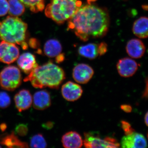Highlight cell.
I'll list each match as a JSON object with an SVG mask.
<instances>
[{
  "mask_svg": "<svg viewBox=\"0 0 148 148\" xmlns=\"http://www.w3.org/2000/svg\"><path fill=\"white\" fill-rule=\"evenodd\" d=\"M28 44H29L31 47L36 49L38 47L39 44L36 39L32 38L29 40Z\"/></svg>",
  "mask_w": 148,
  "mask_h": 148,
  "instance_id": "30",
  "label": "cell"
},
{
  "mask_svg": "<svg viewBox=\"0 0 148 148\" xmlns=\"http://www.w3.org/2000/svg\"><path fill=\"white\" fill-rule=\"evenodd\" d=\"M82 5L81 0H53L45 12L46 16L61 24L71 18Z\"/></svg>",
  "mask_w": 148,
  "mask_h": 148,
  "instance_id": "4",
  "label": "cell"
},
{
  "mask_svg": "<svg viewBox=\"0 0 148 148\" xmlns=\"http://www.w3.org/2000/svg\"><path fill=\"white\" fill-rule=\"evenodd\" d=\"M8 13L10 16L18 17L24 13L25 5L20 0H8Z\"/></svg>",
  "mask_w": 148,
  "mask_h": 148,
  "instance_id": "21",
  "label": "cell"
},
{
  "mask_svg": "<svg viewBox=\"0 0 148 148\" xmlns=\"http://www.w3.org/2000/svg\"><path fill=\"white\" fill-rule=\"evenodd\" d=\"M147 138L148 139V133H147Z\"/></svg>",
  "mask_w": 148,
  "mask_h": 148,
  "instance_id": "36",
  "label": "cell"
},
{
  "mask_svg": "<svg viewBox=\"0 0 148 148\" xmlns=\"http://www.w3.org/2000/svg\"><path fill=\"white\" fill-rule=\"evenodd\" d=\"M84 136L83 144L86 148H118L120 145L116 139L111 137L101 139L91 132H85Z\"/></svg>",
  "mask_w": 148,
  "mask_h": 148,
  "instance_id": "6",
  "label": "cell"
},
{
  "mask_svg": "<svg viewBox=\"0 0 148 148\" xmlns=\"http://www.w3.org/2000/svg\"><path fill=\"white\" fill-rule=\"evenodd\" d=\"M11 103L10 97L4 91L0 92V108L5 109L10 106Z\"/></svg>",
  "mask_w": 148,
  "mask_h": 148,
  "instance_id": "24",
  "label": "cell"
},
{
  "mask_svg": "<svg viewBox=\"0 0 148 148\" xmlns=\"http://www.w3.org/2000/svg\"><path fill=\"white\" fill-rule=\"evenodd\" d=\"M63 145L66 148H79L83 145V141L81 135L76 131L66 132L61 139Z\"/></svg>",
  "mask_w": 148,
  "mask_h": 148,
  "instance_id": "17",
  "label": "cell"
},
{
  "mask_svg": "<svg viewBox=\"0 0 148 148\" xmlns=\"http://www.w3.org/2000/svg\"><path fill=\"white\" fill-rule=\"evenodd\" d=\"M30 145L32 148H45L47 147V144L42 134L38 133L31 138Z\"/></svg>",
  "mask_w": 148,
  "mask_h": 148,
  "instance_id": "23",
  "label": "cell"
},
{
  "mask_svg": "<svg viewBox=\"0 0 148 148\" xmlns=\"http://www.w3.org/2000/svg\"><path fill=\"white\" fill-rule=\"evenodd\" d=\"M65 78L64 70L52 61H49L42 66H37L24 81L30 82L36 88L49 87L58 89Z\"/></svg>",
  "mask_w": 148,
  "mask_h": 148,
  "instance_id": "2",
  "label": "cell"
},
{
  "mask_svg": "<svg viewBox=\"0 0 148 148\" xmlns=\"http://www.w3.org/2000/svg\"><path fill=\"white\" fill-rule=\"evenodd\" d=\"M65 60V55L64 53H60L59 55L56 57V62L57 63H61Z\"/></svg>",
  "mask_w": 148,
  "mask_h": 148,
  "instance_id": "32",
  "label": "cell"
},
{
  "mask_svg": "<svg viewBox=\"0 0 148 148\" xmlns=\"http://www.w3.org/2000/svg\"><path fill=\"white\" fill-rule=\"evenodd\" d=\"M121 109L123 111L126 113H130L132 112V107L129 105L127 104H124L121 106Z\"/></svg>",
  "mask_w": 148,
  "mask_h": 148,
  "instance_id": "31",
  "label": "cell"
},
{
  "mask_svg": "<svg viewBox=\"0 0 148 148\" xmlns=\"http://www.w3.org/2000/svg\"><path fill=\"white\" fill-rule=\"evenodd\" d=\"M21 82V72L16 66H6L0 72V86L4 90H15L20 86Z\"/></svg>",
  "mask_w": 148,
  "mask_h": 148,
  "instance_id": "5",
  "label": "cell"
},
{
  "mask_svg": "<svg viewBox=\"0 0 148 148\" xmlns=\"http://www.w3.org/2000/svg\"><path fill=\"white\" fill-rule=\"evenodd\" d=\"M15 131L16 134L19 136L21 137L26 136L28 132V125L24 123H19L15 127Z\"/></svg>",
  "mask_w": 148,
  "mask_h": 148,
  "instance_id": "25",
  "label": "cell"
},
{
  "mask_svg": "<svg viewBox=\"0 0 148 148\" xmlns=\"http://www.w3.org/2000/svg\"><path fill=\"white\" fill-rule=\"evenodd\" d=\"M28 26L21 18L8 16L0 21V38L2 40L21 46L23 49H28Z\"/></svg>",
  "mask_w": 148,
  "mask_h": 148,
  "instance_id": "3",
  "label": "cell"
},
{
  "mask_svg": "<svg viewBox=\"0 0 148 148\" xmlns=\"http://www.w3.org/2000/svg\"><path fill=\"white\" fill-rule=\"evenodd\" d=\"M51 105V99L47 90H39L34 93L33 98V107L35 109L43 110L49 108Z\"/></svg>",
  "mask_w": 148,
  "mask_h": 148,
  "instance_id": "14",
  "label": "cell"
},
{
  "mask_svg": "<svg viewBox=\"0 0 148 148\" xmlns=\"http://www.w3.org/2000/svg\"><path fill=\"white\" fill-rule=\"evenodd\" d=\"M121 124L122 128L123 130L125 135H130L135 132V130L132 128L131 125L128 122L122 121Z\"/></svg>",
  "mask_w": 148,
  "mask_h": 148,
  "instance_id": "27",
  "label": "cell"
},
{
  "mask_svg": "<svg viewBox=\"0 0 148 148\" xmlns=\"http://www.w3.org/2000/svg\"><path fill=\"white\" fill-rule=\"evenodd\" d=\"M116 68L121 76L130 77L132 76L138 71V65L135 60L126 57L119 61Z\"/></svg>",
  "mask_w": 148,
  "mask_h": 148,
  "instance_id": "9",
  "label": "cell"
},
{
  "mask_svg": "<svg viewBox=\"0 0 148 148\" xmlns=\"http://www.w3.org/2000/svg\"><path fill=\"white\" fill-rule=\"evenodd\" d=\"M0 145L8 148H28V143L21 141L15 135L14 132L10 134L3 133L0 135Z\"/></svg>",
  "mask_w": 148,
  "mask_h": 148,
  "instance_id": "16",
  "label": "cell"
},
{
  "mask_svg": "<svg viewBox=\"0 0 148 148\" xmlns=\"http://www.w3.org/2000/svg\"><path fill=\"white\" fill-rule=\"evenodd\" d=\"M15 106L18 112L28 110L32 106L33 98L31 92L26 89L19 90L14 97Z\"/></svg>",
  "mask_w": 148,
  "mask_h": 148,
  "instance_id": "13",
  "label": "cell"
},
{
  "mask_svg": "<svg viewBox=\"0 0 148 148\" xmlns=\"http://www.w3.org/2000/svg\"><path fill=\"white\" fill-rule=\"evenodd\" d=\"M123 148H146L148 147L147 140L145 136L135 132L125 135L122 138L121 142Z\"/></svg>",
  "mask_w": 148,
  "mask_h": 148,
  "instance_id": "10",
  "label": "cell"
},
{
  "mask_svg": "<svg viewBox=\"0 0 148 148\" xmlns=\"http://www.w3.org/2000/svg\"><path fill=\"white\" fill-rule=\"evenodd\" d=\"M53 123L52 122H48L42 125V127L47 129H50L53 127Z\"/></svg>",
  "mask_w": 148,
  "mask_h": 148,
  "instance_id": "33",
  "label": "cell"
},
{
  "mask_svg": "<svg viewBox=\"0 0 148 148\" xmlns=\"http://www.w3.org/2000/svg\"><path fill=\"white\" fill-rule=\"evenodd\" d=\"M93 2V0H88V3L82 5L68 20V29L83 41L102 38L108 31L110 20L108 11Z\"/></svg>",
  "mask_w": 148,
  "mask_h": 148,
  "instance_id": "1",
  "label": "cell"
},
{
  "mask_svg": "<svg viewBox=\"0 0 148 148\" xmlns=\"http://www.w3.org/2000/svg\"><path fill=\"white\" fill-rule=\"evenodd\" d=\"M7 128L6 125L3 123L0 125V129L2 131H4Z\"/></svg>",
  "mask_w": 148,
  "mask_h": 148,
  "instance_id": "34",
  "label": "cell"
},
{
  "mask_svg": "<svg viewBox=\"0 0 148 148\" xmlns=\"http://www.w3.org/2000/svg\"><path fill=\"white\" fill-rule=\"evenodd\" d=\"M145 50V45L141 40L138 39L130 40L126 45V52L132 58H139L143 57Z\"/></svg>",
  "mask_w": 148,
  "mask_h": 148,
  "instance_id": "15",
  "label": "cell"
},
{
  "mask_svg": "<svg viewBox=\"0 0 148 148\" xmlns=\"http://www.w3.org/2000/svg\"><path fill=\"white\" fill-rule=\"evenodd\" d=\"M1 147H2L1 146V145H0V148H1Z\"/></svg>",
  "mask_w": 148,
  "mask_h": 148,
  "instance_id": "37",
  "label": "cell"
},
{
  "mask_svg": "<svg viewBox=\"0 0 148 148\" xmlns=\"http://www.w3.org/2000/svg\"><path fill=\"white\" fill-rule=\"evenodd\" d=\"M9 3L7 0H0V16H5L8 12Z\"/></svg>",
  "mask_w": 148,
  "mask_h": 148,
  "instance_id": "26",
  "label": "cell"
},
{
  "mask_svg": "<svg viewBox=\"0 0 148 148\" xmlns=\"http://www.w3.org/2000/svg\"><path fill=\"white\" fill-rule=\"evenodd\" d=\"M93 69L86 64H80L73 70V77L76 82L81 84L87 83L94 75Z\"/></svg>",
  "mask_w": 148,
  "mask_h": 148,
  "instance_id": "8",
  "label": "cell"
},
{
  "mask_svg": "<svg viewBox=\"0 0 148 148\" xmlns=\"http://www.w3.org/2000/svg\"><path fill=\"white\" fill-rule=\"evenodd\" d=\"M145 121L146 125L148 127V111L146 114L145 116Z\"/></svg>",
  "mask_w": 148,
  "mask_h": 148,
  "instance_id": "35",
  "label": "cell"
},
{
  "mask_svg": "<svg viewBox=\"0 0 148 148\" xmlns=\"http://www.w3.org/2000/svg\"><path fill=\"white\" fill-rule=\"evenodd\" d=\"M145 82V87L142 95V98L148 100V76L146 78Z\"/></svg>",
  "mask_w": 148,
  "mask_h": 148,
  "instance_id": "29",
  "label": "cell"
},
{
  "mask_svg": "<svg viewBox=\"0 0 148 148\" xmlns=\"http://www.w3.org/2000/svg\"><path fill=\"white\" fill-rule=\"evenodd\" d=\"M132 32L140 38L148 37V18L145 16L140 17L133 24Z\"/></svg>",
  "mask_w": 148,
  "mask_h": 148,
  "instance_id": "18",
  "label": "cell"
},
{
  "mask_svg": "<svg viewBox=\"0 0 148 148\" xmlns=\"http://www.w3.org/2000/svg\"><path fill=\"white\" fill-rule=\"evenodd\" d=\"M80 55L89 59H94L99 56L98 44H88L80 47L78 49Z\"/></svg>",
  "mask_w": 148,
  "mask_h": 148,
  "instance_id": "20",
  "label": "cell"
},
{
  "mask_svg": "<svg viewBox=\"0 0 148 148\" xmlns=\"http://www.w3.org/2000/svg\"><path fill=\"white\" fill-rule=\"evenodd\" d=\"M99 56L105 54L108 50V45L106 43L102 42L98 44Z\"/></svg>",
  "mask_w": 148,
  "mask_h": 148,
  "instance_id": "28",
  "label": "cell"
},
{
  "mask_svg": "<svg viewBox=\"0 0 148 148\" xmlns=\"http://www.w3.org/2000/svg\"><path fill=\"white\" fill-rule=\"evenodd\" d=\"M61 91L64 99L70 102L78 100L83 93L81 86L71 81H69L64 84L61 88Z\"/></svg>",
  "mask_w": 148,
  "mask_h": 148,
  "instance_id": "11",
  "label": "cell"
},
{
  "mask_svg": "<svg viewBox=\"0 0 148 148\" xmlns=\"http://www.w3.org/2000/svg\"><path fill=\"white\" fill-rule=\"evenodd\" d=\"M62 47L58 40L50 39L46 42L44 47V53L48 57L54 58L61 53Z\"/></svg>",
  "mask_w": 148,
  "mask_h": 148,
  "instance_id": "19",
  "label": "cell"
},
{
  "mask_svg": "<svg viewBox=\"0 0 148 148\" xmlns=\"http://www.w3.org/2000/svg\"><path fill=\"white\" fill-rule=\"evenodd\" d=\"M34 13H37L42 11L45 7L44 0H20Z\"/></svg>",
  "mask_w": 148,
  "mask_h": 148,
  "instance_id": "22",
  "label": "cell"
},
{
  "mask_svg": "<svg viewBox=\"0 0 148 148\" xmlns=\"http://www.w3.org/2000/svg\"><path fill=\"white\" fill-rule=\"evenodd\" d=\"M19 56V49L16 45L4 40L0 42V62L11 64L16 61Z\"/></svg>",
  "mask_w": 148,
  "mask_h": 148,
  "instance_id": "7",
  "label": "cell"
},
{
  "mask_svg": "<svg viewBox=\"0 0 148 148\" xmlns=\"http://www.w3.org/2000/svg\"><path fill=\"white\" fill-rule=\"evenodd\" d=\"M17 60V65L19 69L27 75L38 66L35 56L29 52L22 53L19 56Z\"/></svg>",
  "mask_w": 148,
  "mask_h": 148,
  "instance_id": "12",
  "label": "cell"
}]
</instances>
